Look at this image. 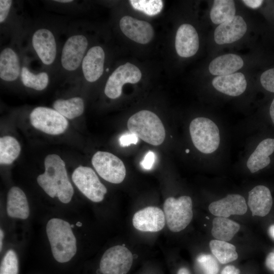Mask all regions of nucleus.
<instances>
[{
	"mask_svg": "<svg viewBox=\"0 0 274 274\" xmlns=\"http://www.w3.org/2000/svg\"><path fill=\"white\" fill-rule=\"evenodd\" d=\"M196 261L203 274H218L219 266L213 256L202 254L197 257Z\"/></svg>",
	"mask_w": 274,
	"mask_h": 274,
	"instance_id": "obj_33",
	"label": "nucleus"
},
{
	"mask_svg": "<svg viewBox=\"0 0 274 274\" xmlns=\"http://www.w3.org/2000/svg\"><path fill=\"white\" fill-rule=\"evenodd\" d=\"M130 133L145 142L154 146L161 145L164 141L165 130L158 116L148 110H142L131 116L127 121Z\"/></svg>",
	"mask_w": 274,
	"mask_h": 274,
	"instance_id": "obj_3",
	"label": "nucleus"
},
{
	"mask_svg": "<svg viewBox=\"0 0 274 274\" xmlns=\"http://www.w3.org/2000/svg\"><path fill=\"white\" fill-rule=\"evenodd\" d=\"M175 48L182 57H190L196 54L199 48V38L195 28L189 24H183L176 36Z\"/></svg>",
	"mask_w": 274,
	"mask_h": 274,
	"instance_id": "obj_18",
	"label": "nucleus"
},
{
	"mask_svg": "<svg viewBox=\"0 0 274 274\" xmlns=\"http://www.w3.org/2000/svg\"><path fill=\"white\" fill-rule=\"evenodd\" d=\"M31 45L37 56L46 66H51L56 60L57 45L53 31L45 27H41L33 33Z\"/></svg>",
	"mask_w": 274,
	"mask_h": 274,
	"instance_id": "obj_12",
	"label": "nucleus"
},
{
	"mask_svg": "<svg viewBox=\"0 0 274 274\" xmlns=\"http://www.w3.org/2000/svg\"><path fill=\"white\" fill-rule=\"evenodd\" d=\"M211 233L218 240L230 241L240 229V225L228 218L216 217L212 222Z\"/></svg>",
	"mask_w": 274,
	"mask_h": 274,
	"instance_id": "obj_25",
	"label": "nucleus"
},
{
	"mask_svg": "<svg viewBox=\"0 0 274 274\" xmlns=\"http://www.w3.org/2000/svg\"><path fill=\"white\" fill-rule=\"evenodd\" d=\"M139 141V138L132 133H125L119 138V143L122 147H127L132 144L136 145Z\"/></svg>",
	"mask_w": 274,
	"mask_h": 274,
	"instance_id": "obj_36",
	"label": "nucleus"
},
{
	"mask_svg": "<svg viewBox=\"0 0 274 274\" xmlns=\"http://www.w3.org/2000/svg\"><path fill=\"white\" fill-rule=\"evenodd\" d=\"M44 165L45 172L37 177L38 184L50 197H57L61 202L68 203L74 191L64 161L56 154H50L46 157Z\"/></svg>",
	"mask_w": 274,
	"mask_h": 274,
	"instance_id": "obj_1",
	"label": "nucleus"
},
{
	"mask_svg": "<svg viewBox=\"0 0 274 274\" xmlns=\"http://www.w3.org/2000/svg\"><path fill=\"white\" fill-rule=\"evenodd\" d=\"M177 274H191V273L187 268L185 267H181L178 270Z\"/></svg>",
	"mask_w": 274,
	"mask_h": 274,
	"instance_id": "obj_42",
	"label": "nucleus"
},
{
	"mask_svg": "<svg viewBox=\"0 0 274 274\" xmlns=\"http://www.w3.org/2000/svg\"><path fill=\"white\" fill-rule=\"evenodd\" d=\"M53 107L54 110L68 119L79 117L84 111V100L79 96L67 99H57L54 102Z\"/></svg>",
	"mask_w": 274,
	"mask_h": 274,
	"instance_id": "obj_26",
	"label": "nucleus"
},
{
	"mask_svg": "<svg viewBox=\"0 0 274 274\" xmlns=\"http://www.w3.org/2000/svg\"><path fill=\"white\" fill-rule=\"evenodd\" d=\"M132 224L135 228L141 231L158 232L165 226L164 212L158 207H146L134 214Z\"/></svg>",
	"mask_w": 274,
	"mask_h": 274,
	"instance_id": "obj_13",
	"label": "nucleus"
},
{
	"mask_svg": "<svg viewBox=\"0 0 274 274\" xmlns=\"http://www.w3.org/2000/svg\"><path fill=\"white\" fill-rule=\"evenodd\" d=\"M22 67L18 54L11 47L4 48L0 53V78L13 82L20 77Z\"/></svg>",
	"mask_w": 274,
	"mask_h": 274,
	"instance_id": "obj_20",
	"label": "nucleus"
},
{
	"mask_svg": "<svg viewBox=\"0 0 274 274\" xmlns=\"http://www.w3.org/2000/svg\"><path fill=\"white\" fill-rule=\"evenodd\" d=\"M20 77L22 84L25 87L38 91L45 89L49 82V76L47 72H41L35 74L25 66L22 67Z\"/></svg>",
	"mask_w": 274,
	"mask_h": 274,
	"instance_id": "obj_30",
	"label": "nucleus"
},
{
	"mask_svg": "<svg viewBox=\"0 0 274 274\" xmlns=\"http://www.w3.org/2000/svg\"><path fill=\"white\" fill-rule=\"evenodd\" d=\"M13 1L10 0L0 1V23H3L7 19L12 5Z\"/></svg>",
	"mask_w": 274,
	"mask_h": 274,
	"instance_id": "obj_35",
	"label": "nucleus"
},
{
	"mask_svg": "<svg viewBox=\"0 0 274 274\" xmlns=\"http://www.w3.org/2000/svg\"><path fill=\"white\" fill-rule=\"evenodd\" d=\"M240 270L233 265L226 266L222 270L221 274H239Z\"/></svg>",
	"mask_w": 274,
	"mask_h": 274,
	"instance_id": "obj_39",
	"label": "nucleus"
},
{
	"mask_svg": "<svg viewBox=\"0 0 274 274\" xmlns=\"http://www.w3.org/2000/svg\"><path fill=\"white\" fill-rule=\"evenodd\" d=\"M209 245L212 254L221 264L231 262L238 258L235 247L227 242L215 239L211 240Z\"/></svg>",
	"mask_w": 274,
	"mask_h": 274,
	"instance_id": "obj_27",
	"label": "nucleus"
},
{
	"mask_svg": "<svg viewBox=\"0 0 274 274\" xmlns=\"http://www.w3.org/2000/svg\"><path fill=\"white\" fill-rule=\"evenodd\" d=\"M274 152V139L262 141L247 160V165L251 173H255L268 166L270 162L269 156Z\"/></svg>",
	"mask_w": 274,
	"mask_h": 274,
	"instance_id": "obj_23",
	"label": "nucleus"
},
{
	"mask_svg": "<svg viewBox=\"0 0 274 274\" xmlns=\"http://www.w3.org/2000/svg\"><path fill=\"white\" fill-rule=\"evenodd\" d=\"M248 204L253 216H266L272 206L270 190L264 185L254 187L249 192Z\"/></svg>",
	"mask_w": 274,
	"mask_h": 274,
	"instance_id": "obj_19",
	"label": "nucleus"
},
{
	"mask_svg": "<svg viewBox=\"0 0 274 274\" xmlns=\"http://www.w3.org/2000/svg\"><path fill=\"white\" fill-rule=\"evenodd\" d=\"M133 262L131 251L124 246L117 245L107 250L99 263L102 274H127Z\"/></svg>",
	"mask_w": 274,
	"mask_h": 274,
	"instance_id": "obj_10",
	"label": "nucleus"
},
{
	"mask_svg": "<svg viewBox=\"0 0 274 274\" xmlns=\"http://www.w3.org/2000/svg\"><path fill=\"white\" fill-rule=\"evenodd\" d=\"M6 210L11 218L26 219L29 215V207L25 194L19 187L13 186L8 191Z\"/></svg>",
	"mask_w": 274,
	"mask_h": 274,
	"instance_id": "obj_22",
	"label": "nucleus"
},
{
	"mask_svg": "<svg viewBox=\"0 0 274 274\" xmlns=\"http://www.w3.org/2000/svg\"><path fill=\"white\" fill-rule=\"evenodd\" d=\"M209 210L216 217L228 218L233 215L245 214L247 211V205L243 196L237 194H231L211 203Z\"/></svg>",
	"mask_w": 274,
	"mask_h": 274,
	"instance_id": "obj_16",
	"label": "nucleus"
},
{
	"mask_svg": "<svg viewBox=\"0 0 274 274\" xmlns=\"http://www.w3.org/2000/svg\"><path fill=\"white\" fill-rule=\"evenodd\" d=\"M163 210L165 222L172 232L184 230L193 218L192 201L189 196L167 198L164 202Z\"/></svg>",
	"mask_w": 274,
	"mask_h": 274,
	"instance_id": "obj_5",
	"label": "nucleus"
},
{
	"mask_svg": "<svg viewBox=\"0 0 274 274\" xmlns=\"http://www.w3.org/2000/svg\"><path fill=\"white\" fill-rule=\"evenodd\" d=\"M141 77V72L136 66L129 62L121 65L109 77L105 87V94L111 99H116L121 95L124 84L136 83Z\"/></svg>",
	"mask_w": 274,
	"mask_h": 274,
	"instance_id": "obj_11",
	"label": "nucleus"
},
{
	"mask_svg": "<svg viewBox=\"0 0 274 274\" xmlns=\"http://www.w3.org/2000/svg\"><path fill=\"white\" fill-rule=\"evenodd\" d=\"M265 265L268 269L274 273V251L269 252L267 255Z\"/></svg>",
	"mask_w": 274,
	"mask_h": 274,
	"instance_id": "obj_38",
	"label": "nucleus"
},
{
	"mask_svg": "<svg viewBox=\"0 0 274 274\" xmlns=\"http://www.w3.org/2000/svg\"><path fill=\"white\" fill-rule=\"evenodd\" d=\"M20 151V145L15 138L8 135L1 138V164H11L18 157Z\"/></svg>",
	"mask_w": 274,
	"mask_h": 274,
	"instance_id": "obj_29",
	"label": "nucleus"
},
{
	"mask_svg": "<svg viewBox=\"0 0 274 274\" xmlns=\"http://www.w3.org/2000/svg\"><path fill=\"white\" fill-rule=\"evenodd\" d=\"M46 233L55 260L59 263L71 260L77 252V242L70 224L61 219H50Z\"/></svg>",
	"mask_w": 274,
	"mask_h": 274,
	"instance_id": "obj_2",
	"label": "nucleus"
},
{
	"mask_svg": "<svg viewBox=\"0 0 274 274\" xmlns=\"http://www.w3.org/2000/svg\"><path fill=\"white\" fill-rule=\"evenodd\" d=\"M186 152L187 153H188L189 152V149H186Z\"/></svg>",
	"mask_w": 274,
	"mask_h": 274,
	"instance_id": "obj_46",
	"label": "nucleus"
},
{
	"mask_svg": "<svg viewBox=\"0 0 274 274\" xmlns=\"http://www.w3.org/2000/svg\"><path fill=\"white\" fill-rule=\"evenodd\" d=\"M56 2H58L60 3H70L73 2L72 0H62V1H55Z\"/></svg>",
	"mask_w": 274,
	"mask_h": 274,
	"instance_id": "obj_45",
	"label": "nucleus"
},
{
	"mask_svg": "<svg viewBox=\"0 0 274 274\" xmlns=\"http://www.w3.org/2000/svg\"><path fill=\"white\" fill-rule=\"evenodd\" d=\"M247 30V24L243 18L235 15L217 27L214 31V40L219 45L232 43L242 38Z\"/></svg>",
	"mask_w": 274,
	"mask_h": 274,
	"instance_id": "obj_15",
	"label": "nucleus"
},
{
	"mask_svg": "<svg viewBox=\"0 0 274 274\" xmlns=\"http://www.w3.org/2000/svg\"><path fill=\"white\" fill-rule=\"evenodd\" d=\"M105 53L99 46L89 48L86 53L81 64V68L85 80L94 82L102 76L104 70Z\"/></svg>",
	"mask_w": 274,
	"mask_h": 274,
	"instance_id": "obj_17",
	"label": "nucleus"
},
{
	"mask_svg": "<svg viewBox=\"0 0 274 274\" xmlns=\"http://www.w3.org/2000/svg\"><path fill=\"white\" fill-rule=\"evenodd\" d=\"M91 162L96 172L105 180L119 184L124 180L126 175L124 164L112 153L97 151L93 155Z\"/></svg>",
	"mask_w": 274,
	"mask_h": 274,
	"instance_id": "obj_8",
	"label": "nucleus"
},
{
	"mask_svg": "<svg viewBox=\"0 0 274 274\" xmlns=\"http://www.w3.org/2000/svg\"><path fill=\"white\" fill-rule=\"evenodd\" d=\"M260 81L265 90L274 92V68L264 72L260 76Z\"/></svg>",
	"mask_w": 274,
	"mask_h": 274,
	"instance_id": "obj_34",
	"label": "nucleus"
},
{
	"mask_svg": "<svg viewBox=\"0 0 274 274\" xmlns=\"http://www.w3.org/2000/svg\"><path fill=\"white\" fill-rule=\"evenodd\" d=\"M155 160V154L151 151H149L145 155L144 159L141 162V166L146 170L151 169Z\"/></svg>",
	"mask_w": 274,
	"mask_h": 274,
	"instance_id": "obj_37",
	"label": "nucleus"
},
{
	"mask_svg": "<svg viewBox=\"0 0 274 274\" xmlns=\"http://www.w3.org/2000/svg\"><path fill=\"white\" fill-rule=\"evenodd\" d=\"M268 233L271 238L274 239V224H272L269 226Z\"/></svg>",
	"mask_w": 274,
	"mask_h": 274,
	"instance_id": "obj_43",
	"label": "nucleus"
},
{
	"mask_svg": "<svg viewBox=\"0 0 274 274\" xmlns=\"http://www.w3.org/2000/svg\"><path fill=\"white\" fill-rule=\"evenodd\" d=\"M247 84L244 75L239 72L218 76L212 81V85L217 90L231 96L242 94L245 91Z\"/></svg>",
	"mask_w": 274,
	"mask_h": 274,
	"instance_id": "obj_21",
	"label": "nucleus"
},
{
	"mask_svg": "<svg viewBox=\"0 0 274 274\" xmlns=\"http://www.w3.org/2000/svg\"><path fill=\"white\" fill-rule=\"evenodd\" d=\"M88 46V39L84 35L76 33L70 36L61 52L60 59L62 68L66 72H73L81 67Z\"/></svg>",
	"mask_w": 274,
	"mask_h": 274,
	"instance_id": "obj_9",
	"label": "nucleus"
},
{
	"mask_svg": "<svg viewBox=\"0 0 274 274\" xmlns=\"http://www.w3.org/2000/svg\"><path fill=\"white\" fill-rule=\"evenodd\" d=\"M189 131L193 145L201 153L210 154L218 149L219 130L212 120L205 117L196 118L191 122Z\"/></svg>",
	"mask_w": 274,
	"mask_h": 274,
	"instance_id": "obj_4",
	"label": "nucleus"
},
{
	"mask_svg": "<svg viewBox=\"0 0 274 274\" xmlns=\"http://www.w3.org/2000/svg\"><path fill=\"white\" fill-rule=\"evenodd\" d=\"M269 114L271 120L274 124V98L272 100L270 106Z\"/></svg>",
	"mask_w": 274,
	"mask_h": 274,
	"instance_id": "obj_41",
	"label": "nucleus"
},
{
	"mask_svg": "<svg viewBox=\"0 0 274 274\" xmlns=\"http://www.w3.org/2000/svg\"><path fill=\"white\" fill-rule=\"evenodd\" d=\"M235 14L233 1L215 0L210 11V18L214 24H220L233 17Z\"/></svg>",
	"mask_w": 274,
	"mask_h": 274,
	"instance_id": "obj_28",
	"label": "nucleus"
},
{
	"mask_svg": "<svg viewBox=\"0 0 274 274\" xmlns=\"http://www.w3.org/2000/svg\"><path fill=\"white\" fill-rule=\"evenodd\" d=\"M243 2L247 6L256 9L259 7L262 4L263 1L260 0H244Z\"/></svg>",
	"mask_w": 274,
	"mask_h": 274,
	"instance_id": "obj_40",
	"label": "nucleus"
},
{
	"mask_svg": "<svg viewBox=\"0 0 274 274\" xmlns=\"http://www.w3.org/2000/svg\"><path fill=\"white\" fill-rule=\"evenodd\" d=\"M119 24L122 32L127 38L136 43L145 44L149 43L153 39V27L147 21L125 16L121 19Z\"/></svg>",
	"mask_w": 274,
	"mask_h": 274,
	"instance_id": "obj_14",
	"label": "nucleus"
},
{
	"mask_svg": "<svg viewBox=\"0 0 274 274\" xmlns=\"http://www.w3.org/2000/svg\"><path fill=\"white\" fill-rule=\"evenodd\" d=\"M29 118L35 128L51 135L63 133L68 125L65 117L55 110L48 107L35 108L31 112Z\"/></svg>",
	"mask_w": 274,
	"mask_h": 274,
	"instance_id": "obj_7",
	"label": "nucleus"
},
{
	"mask_svg": "<svg viewBox=\"0 0 274 274\" xmlns=\"http://www.w3.org/2000/svg\"><path fill=\"white\" fill-rule=\"evenodd\" d=\"M129 2L134 9L149 16L158 14L163 7V3L160 0H130Z\"/></svg>",
	"mask_w": 274,
	"mask_h": 274,
	"instance_id": "obj_31",
	"label": "nucleus"
},
{
	"mask_svg": "<svg viewBox=\"0 0 274 274\" xmlns=\"http://www.w3.org/2000/svg\"><path fill=\"white\" fill-rule=\"evenodd\" d=\"M244 65L242 58L238 55L227 54L219 56L210 63L209 70L213 75L223 76L234 73Z\"/></svg>",
	"mask_w": 274,
	"mask_h": 274,
	"instance_id": "obj_24",
	"label": "nucleus"
},
{
	"mask_svg": "<svg viewBox=\"0 0 274 274\" xmlns=\"http://www.w3.org/2000/svg\"><path fill=\"white\" fill-rule=\"evenodd\" d=\"M0 274H18V260L13 250H8L1 262Z\"/></svg>",
	"mask_w": 274,
	"mask_h": 274,
	"instance_id": "obj_32",
	"label": "nucleus"
},
{
	"mask_svg": "<svg viewBox=\"0 0 274 274\" xmlns=\"http://www.w3.org/2000/svg\"><path fill=\"white\" fill-rule=\"evenodd\" d=\"M4 234L3 230L1 229L0 230V251H2L3 247V240L4 238Z\"/></svg>",
	"mask_w": 274,
	"mask_h": 274,
	"instance_id": "obj_44",
	"label": "nucleus"
},
{
	"mask_svg": "<svg viewBox=\"0 0 274 274\" xmlns=\"http://www.w3.org/2000/svg\"><path fill=\"white\" fill-rule=\"evenodd\" d=\"M72 179L81 192L92 201L98 202L104 199L107 189L91 168L78 167L73 172Z\"/></svg>",
	"mask_w": 274,
	"mask_h": 274,
	"instance_id": "obj_6",
	"label": "nucleus"
}]
</instances>
